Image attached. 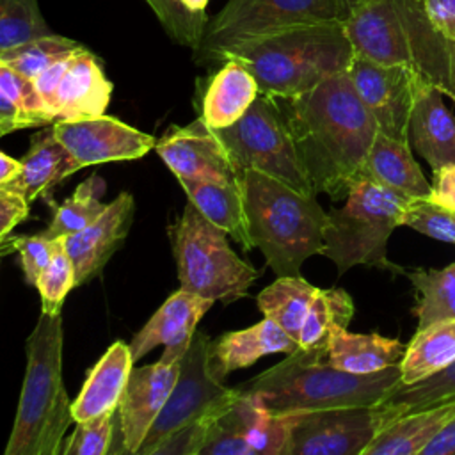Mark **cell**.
<instances>
[{"label":"cell","instance_id":"obj_44","mask_svg":"<svg viewBox=\"0 0 455 455\" xmlns=\"http://www.w3.org/2000/svg\"><path fill=\"white\" fill-rule=\"evenodd\" d=\"M85 48V46H84ZM73 55L71 57H66L55 64H52L48 69H44L36 80V89L39 92V96L43 98V101L46 103V107L53 112L55 119H57V91H59V85L66 75V69L71 62Z\"/></svg>","mask_w":455,"mask_h":455},{"label":"cell","instance_id":"obj_11","mask_svg":"<svg viewBox=\"0 0 455 455\" xmlns=\"http://www.w3.org/2000/svg\"><path fill=\"white\" fill-rule=\"evenodd\" d=\"M212 343L204 332L194 334L178 380L137 455H155L167 439L206 419L235 396L236 387L224 386L213 370Z\"/></svg>","mask_w":455,"mask_h":455},{"label":"cell","instance_id":"obj_25","mask_svg":"<svg viewBox=\"0 0 455 455\" xmlns=\"http://www.w3.org/2000/svg\"><path fill=\"white\" fill-rule=\"evenodd\" d=\"M190 203L215 226L226 231L243 251L254 247L243 203L242 181L180 180Z\"/></svg>","mask_w":455,"mask_h":455},{"label":"cell","instance_id":"obj_40","mask_svg":"<svg viewBox=\"0 0 455 455\" xmlns=\"http://www.w3.org/2000/svg\"><path fill=\"white\" fill-rule=\"evenodd\" d=\"M75 286H76V270L62 242V245L57 249V252L53 254L52 261L43 270L36 284L41 297V313L60 315L62 302Z\"/></svg>","mask_w":455,"mask_h":455},{"label":"cell","instance_id":"obj_7","mask_svg":"<svg viewBox=\"0 0 455 455\" xmlns=\"http://www.w3.org/2000/svg\"><path fill=\"white\" fill-rule=\"evenodd\" d=\"M407 201L373 180H357L345 204L327 213L322 256L332 259L339 274L355 265H366L405 275L402 267L389 261L386 247L395 228L402 226Z\"/></svg>","mask_w":455,"mask_h":455},{"label":"cell","instance_id":"obj_36","mask_svg":"<svg viewBox=\"0 0 455 455\" xmlns=\"http://www.w3.org/2000/svg\"><path fill=\"white\" fill-rule=\"evenodd\" d=\"M52 34L37 0H0V52Z\"/></svg>","mask_w":455,"mask_h":455},{"label":"cell","instance_id":"obj_46","mask_svg":"<svg viewBox=\"0 0 455 455\" xmlns=\"http://www.w3.org/2000/svg\"><path fill=\"white\" fill-rule=\"evenodd\" d=\"M434 25L451 41H455V0H425Z\"/></svg>","mask_w":455,"mask_h":455},{"label":"cell","instance_id":"obj_50","mask_svg":"<svg viewBox=\"0 0 455 455\" xmlns=\"http://www.w3.org/2000/svg\"><path fill=\"white\" fill-rule=\"evenodd\" d=\"M364 0H339V4H341V7H343V11H345V16L348 18L350 16V12L357 7V5H361ZM345 18V20H347Z\"/></svg>","mask_w":455,"mask_h":455},{"label":"cell","instance_id":"obj_38","mask_svg":"<svg viewBox=\"0 0 455 455\" xmlns=\"http://www.w3.org/2000/svg\"><path fill=\"white\" fill-rule=\"evenodd\" d=\"M64 238H52L44 231L37 235H9L0 238L2 256L18 251L20 265L23 270L25 283L28 286H36L39 275L52 261L57 249L62 245Z\"/></svg>","mask_w":455,"mask_h":455},{"label":"cell","instance_id":"obj_21","mask_svg":"<svg viewBox=\"0 0 455 455\" xmlns=\"http://www.w3.org/2000/svg\"><path fill=\"white\" fill-rule=\"evenodd\" d=\"M133 363L130 345L124 341H114L108 347L85 377L78 396L71 403L75 423L117 409Z\"/></svg>","mask_w":455,"mask_h":455},{"label":"cell","instance_id":"obj_20","mask_svg":"<svg viewBox=\"0 0 455 455\" xmlns=\"http://www.w3.org/2000/svg\"><path fill=\"white\" fill-rule=\"evenodd\" d=\"M110 94L112 82L105 76L101 64L87 48H82L73 55L59 85L57 119L78 121L103 116Z\"/></svg>","mask_w":455,"mask_h":455},{"label":"cell","instance_id":"obj_12","mask_svg":"<svg viewBox=\"0 0 455 455\" xmlns=\"http://www.w3.org/2000/svg\"><path fill=\"white\" fill-rule=\"evenodd\" d=\"M393 419L387 402L304 412L293 427L288 455H363Z\"/></svg>","mask_w":455,"mask_h":455},{"label":"cell","instance_id":"obj_34","mask_svg":"<svg viewBox=\"0 0 455 455\" xmlns=\"http://www.w3.org/2000/svg\"><path fill=\"white\" fill-rule=\"evenodd\" d=\"M103 190L105 181L98 174L84 180L75 192L55 208L53 219L44 233L52 238H66L91 226L107 208V204L100 201Z\"/></svg>","mask_w":455,"mask_h":455},{"label":"cell","instance_id":"obj_39","mask_svg":"<svg viewBox=\"0 0 455 455\" xmlns=\"http://www.w3.org/2000/svg\"><path fill=\"white\" fill-rule=\"evenodd\" d=\"M402 226L412 228L430 238L455 243V212L432 197L409 199L402 215Z\"/></svg>","mask_w":455,"mask_h":455},{"label":"cell","instance_id":"obj_26","mask_svg":"<svg viewBox=\"0 0 455 455\" xmlns=\"http://www.w3.org/2000/svg\"><path fill=\"white\" fill-rule=\"evenodd\" d=\"M259 85L254 75L238 60H226L212 76L201 116L213 130H224L235 124L254 103Z\"/></svg>","mask_w":455,"mask_h":455},{"label":"cell","instance_id":"obj_27","mask_svg":"<svg viewBox=\"0 0 455 455\" xmlns=\"http://www.w3.org/2000/svg\"><path fill=\"white\" fill-rule=\"evenodd\" d=\"M453 414L455 402L411 411L384 427L363 455H421Z\"/></svg>","mask_w":455,"mask_h":455},{"label":"cell","instance_id":"obj_45","mask_svg":"<svg viewBox=\"0 0 455 455\" xmlns=\"http://www.w3.org/2000/svg\"><path fill=\"white\" fill-rule=\"evenodd\" d=\"M434 201L455 212V164L444 165L434 172L432 196Z\"/></svg>","mask_w":455,"mask_h":455},{"label":"cell","instance_id":"obj_47","mask_svg":"<svg viewBox=\"0 0 455 455\" xmlns=\"http://www.w3.org/2000/svg\"><path fill=\"white\" fill-rule=\"evenodd\" d=\"M421 455H455V414L421 450Z\"/></svg>","mask_w":455,"mask_h":455},{"label":"cell","instance_id":"obj_4","mask_svg":"<svg viewBox=\"0 0 455 455\" xmlns=\"http://www.w3.org/2000/svg\"><path fill=\"white\" fill-rule=\"evenodd\" d=\"M238 60L256 78L261 94L290 98L347 71L354 48L343 21L291 27L229 50L222 62Z\"/></svg>","mask_w":455,"mask_h":455},{"label":"cell","instance_id":"obj_41","mask_svg":"<svg viewBox=\"0 0 455 455\" xmlns=\"http://www.w3.org/2000/svg\"><path fill=\"white\" fill-rule=\"evenodd\" d=\"M155 16L165 28L167 36L178 44L196 50L208 25V16L192 12L178 0H146Z\"/></svg>","mask_w":455,"mask_h":455},{"label":"cell","instance_id":"obj_18","mask_svg":"<svg viewBox=\"0 0 455 455\" xmlns=\"http://www.w3.org/2000/svg\"><path fill=\"white\" fill-rule=\"evenodd\" d=\"M133 210L132 194L121 192L91 226L64 238L66 251L76 270V286L98 275L124 242L133 220Z\"/></svg>","mask_w":455,"mask_h":455},{"label":"cell","instance_id":"obj_17","mask_svg":"<svg viewBox=\"0 0 455 455\" xmlns=\"http://www.w3.org/2000/svg\"><path fill=\"white\" fill-rule=\"evenodd\" d=\"M213 302L215 300L196 295L183 288L169 295L128 343L133 361L142 359L158 345L165 347L160 357L162 361H183L199 320Z\"/></svg>","mask_w":455,"mask_h":455},{"label":"cell","instance_id":"obj_14","mask_svg":"<svg viewBox=\"0 0 455 455\" xmlns=\"http://www.w3.org/2000/svg\"><path fill=\"white\" fill-rule=\"evenodd\" d=\"M52 128L69 151L75 171L105 162L137 160L156 144L155 137L105 114L78 121L57 119Z\"/></svg>","mask_w":455,"mask_h":455},{"label":"cell","instance_id":"obj_43","mask_svg":"<svg viewBox=\"0 0 455 455\" xmlns=\"http://www.w3.org/2000/svg\"><path fill=\"white\" fill-rule=\"evenodd\" d=\"M30 217V203L20 192L0 187V238H5L12 229Z\"/></svg>","mask_w":455,"mask_h":455},{"label":"cell","instance_id":"obj_16","mask_svg":"<svg viewBox=\"0 0 455 455\" xmlns=\"http://www.w3.org/2000/svg\"><path fill=\"white\" fill-rule=\"evenodd\" d=\"M183 361H158L142 368H133L117 405L119 448L117 451L137 455L149 428L162 412Z\"/></svg>","mask_w":455,"mask_h":455},{"label":"cell","instance_id":"obj_24","mask_svg":"<svg viewBox=\"0 0 455 455\" xmlns=\"http://www.w3.org/2000/svg\"><path fill=\"white\" fill-rule=\"evenodd\" d=\"M363 178L373 180L407 199L432 196V183L427 181L414 160L409 142L396 140L382 132H377L370 148Z\"/></svg>","mask_w":455,"mask_h":455},{"label":"cell","instance_id":"obj_37","mask_svg":"<svg viewBox=\"0 0 455 455\" xmlns=\"http://www.w3.org/2000/svg\"><path fill=\"white\" fill-rule=\"evenodd\" d=\"M386 402L391 405L395 418L411 411L455 402V363L419 382L400 386Z\"/></svg>","mask_w":455,"mask_h":455},{"label":"cell","instance_id":"obj_22","mask_svg":"<svg viewBox=\"0 0 455 455\" xmlns=\"http://www.w3.org/2000/svg\"><path fill=\"white\" fill-rule=\"evenodd\" d=\"M299 343L270 318L242 329L222 334L212 343V364L219 379L224 380L231 371L247 368L270 354H291Z\"/></svg>","mask_w":455,"mask_h":455},{"label":"cell","instance_id":"obj_9","mask_svg":"<svg viewBox=\"0 0 455 455\" xmlns=\"http://www.w3.org/2000/svg\"><path fill=\"white\" fill-rule=\"evenodd\" d=\"M215 132L240 176L252 169L306 196H316L297 153L279 98L259 92L235 124Z\"/></svg>","mask_w":455,"mask_h":455},{"label":"cell","instance_id":"obj_35","mask_svg":"<svg viewBox=\"0 0 455 455\" xmlns=\"http://www.w3.org/2000/svg\"><path fill=\"white\" fill-rule=\"evenodd\" d=\"M84 46L69 37L52 34L39 39H34L27 44H21L18 48L0 52V62L7 64L20 75L36 80L44 69H48L52 64L75 55Z\"/></svg>","mask_w":455,"mask_h":455},{"label":"cell","instance_id":"obj_30","mask_svg":"<svg viewBox=\"0 0 455 455\" xmlns=\"http://www.w3.org/2000/svg\"><path fill=\"white\" fill-rule=\"evenodd\" d=\"M55 121L34 80L0 62V135Z\"/></svg>","mask_w":455,"mask_h":455},{"label":"cell","instance_id":"obj_29","mask_svg":"<svg viewBox=\"0 0 455 455\" xmlns=\"http://www.w3.org/2000/svg\"><path fill=\"white\" fill-rule=\"evenodd\" d=\"M455 363V318L416 331L400 361L402 386H411Z\"/></svg>","mask_w":455,"mask_h":455},{"label":"cell","instance_id":"obj_33","mask_svg":"<svg viewBox=\"0 0 455 455\" xmlns=\"http://www.w3.org/2000/svg\"><path fill=\"white\" fill-rule=\"evenodd\" d=\"M405 275L418 295L414 307L418 329L455 318V263L444 268H416Z\"/></svg>","mask_w":455,"mask_h":455},{"label":"cell","instance_id":"obj_42","mask_svg":"<svg viewBox=\"0 0 455 455\" xmlns=\"http://www.w3.org/2000/svg\"><path fill=\"white\" fill-rule=\"evenodd\" d=\"M117 409L76 423L73 435L60 448L64 455H107L112 453V435Z\"/></svg>","mask_w":455,"mask_h":455},{"label":"cell","instance_id":"obj_31","mask_svg":"<svg viewBox=\"0 0 455 455\" xmlns=\"http://www.w3.org/2000/svg\"><path fill=\"white\" fill-rule=\"evenodd\" d=\"M320 288L302 275H281L256 297L263 316L275 322L297 343L304 318Z\"/></svg>","mask_w":455,"mask_h":455},{"label":"cell","instance_id":"obj_10","mask_svg":"<svg viewBox=\"0 0 455 455\" xmlns=\"http://www.w3.org/2000/svg\"><path fill=\"white\" fill-rule=\"evenodd\" d=\"M339 0H228L208 20L203 39L194 50L197 64H220L238 44L265 37L291 27L345 21Z\"/></svg>","mask_w":455,"mask_h":455},{"label":"cell","instance_id":"obj_3","mask_svg":"<svg viewBox=\"0 0 455 455\" xmlns=\"http://www.w3.org/2000/svg\"><path fill=\"white\" fill-rule=\"evenodd\" d=\"M400 386V364L375 373H348L327 363V350L297 348L238 389L258 398L274 414H304L377 405Z\"/></svg>","mask_w":455,"mask_h":455},{"label":"cell","instance_id":"obj_23","mask_svg":"<svg viewBox=\"0 0 455 455\" xmlns=\"http://www.w3.org/2000/svg\"><path fill=\"white\" fill-rule=\"evenodd\" d=\"M21 162V174L0 187L20 192L28 203L39 197L50 199L55 185L76 172L69 151L55 137L53 128H43L32 135L30 148Z\"/></svg>","mask_w":455,"mask_h":455},{"label":"cell","instance_id":"obj_2","mask_svg":"<svg viewBox=\"0 0 455 455\" xmlns=\"http://www.w3.org/2000/svg\"><path fill=\"white\" fill-rule=\"evenodd\" d=\"M343 23L354 55L407 66L455 101V41L434 25L425 0H364Z\"/></svg>","mask_w":455,"mask_h":455},{"label":"cell","instance_id":"obj_28","mask_svg":"<svg viewBox=\"0 0 455 455\" xmlns=\"http://www.w3.org/2000/svg\"><path fill=\"white\" fill-rule=\"evenodd\" d=\"M407 345L380 334L336 332L327 347V363L348 373H375L400 364Z\"/></svg>","mask_w":455,"mask_h":455},{"label":"cell","instance_id":"obj_48","mask_svg":"<svg viewBox=\"0 0 455 455\" xmlns=\"http://www.w3.org/2000/svg\"><path fill=\"white\" fill-rule=\"evenodd\" d=\"M23 171V162L9 156L7 153H0V185H7L16 180Z\"/></svg>","mask_w":455,"mask_h":455},{"label":"cell","instance_id":"obj_19","mask_svg":"<svg viewBox=\"0 0 455 455\" xmlns=\"http://www.w3.org/2000/svg\"><path fill=\"white\" fill-rule=\"evenodd\" d=\"M443 96L439 87L421 82L409 121V139L432 172L455 164V117L446 108Z\"/></svg>","mask_w":455,"mask_h":455},{"label":"cell","instance_id":"obj_32","mask_svg":"<svg viewBox=\"0 0 455 455\" xmlns=\"http://www.w3.org/2000/svg\"><path fill=\"white\" fill-rule=\"evenodd\" d=\"M354 316L352 297L343 288H320L299 334V348L327 350L331 338Z\"/></svg>","mask_w":455,"mask_h":455},{"label":"cell","instance_id":"obj_13","mask_svg":"<svg viewBox=\"0 0 455 455\" xmlns=\"http://www.w3.org/2000/svg\"><path fill=\"white\" fill-rule=\"evenodd\" d=\"M347 71L379 132L409 142V121L416 91L425 80L407 66L380 64L357 55H354Z\"/></svg>","mask_w":455,"mask_h":455},{"label":"cell","instance_id":"obj_49","mask_svg":"<svg viewBox=\"0 0 455 455\" xmlns=\"http://www.w3.org/2000/svg\"><path fill=\"white\" fill-rule=\"evenodd\" d=\"M181 5H185L188 11L192 12H199V14H206V5L210 0H178Z\"/></svg>","mask_w":455,"mask_h":455},{"label":"cell","instance_id":"obj_1","mask_svg":"<svg viewBox=\"0 0 455 455\" xmlns=\"http://www.w3.org/2000/svg\"><path fill=\"white\" fill-rule=\"evenodd\" d=\"M279 101L315 190L332 199L347 197L350 187L363 178L379 132L348 71Z\"/></svg>","mask_w":455,"mask_h":455},{"label":"cell","instance_id":"obj_8","mask_svg":"<svg viewBox=\"0 0 455 455\" xmlns=\"http://www.w3.org/2000/svg\"><path fill=\"white\" fill-rule=\"evenodd\" d=\"M226 231L210 222L194 203H187L169 236L181 288L196 295L231 304L247 295L261 275L233 252Z\"/></svg>","mask_w":455,"mask_h":455},{"label":"cell","instance_id":"obj_6","mask_svg":"<svg viewBox=\"0 0 455 455\" xmlns=\"http://www.w3.org/2000/svg\"><path fill=\"white\" fill-rule=\"evenodd\" d=\"M62 318L41 313L27 338V370L5 455H57L73 419L62 382Z\"/></svg>","mask_w":455,"mask_h":455},{"label":"cell","instance_id":"obj_15","mask_svg":"<svg viewBox=\"0 0 455 455\" xmlns=\"http://www.w3.org/2000/svg\"><path fill=\"white\" fill-rule=\"evenodd\" d=\"M155 151L180 180L242 181L217 132L203 116L187 126H172L156 140Z\"/></svg>","mask_w":455,"mask_h":455},{"label":"cell","instance_id":"obj_5","mask_svg":"<svg viewBox=\"0 0 455 455\" xmlns=\"http://www.w3.org/2000/svg\"><path fill=\"white\" fill-rule=\"evenodd\" d=\"M249 233L277 277L300 275L302 263L322 254L327 213L306 196L258 171L242 174Z\"/></svg>","mask_w":455,"mask_h":455}]
</instances>
